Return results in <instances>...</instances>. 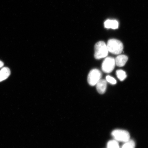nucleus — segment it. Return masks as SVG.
I'll use <instances>...</instances> for the list:
<instances>
[{
    "label": "nucleus",
    "mask_w": 148,
    "mask_h": 148,
    "mask_svg": "<svg viewBox=\"0 0 148 148\" xmlns=\"http://www.w3.org/2000/svg\"><path fill=\"white\" fill-rule=\"evenodd\" d=\"M4 65V63L2 61L0 60V68L2 67V66Z\"/></svg>",
    "instance_id": "4468645a"
},
{
    "label": "nucleus",
    "mask_w": 148,
    "mask_h": 148,
    "mask_svg": "<svg viewBox=\"0 0 148 148\" xmlns=\"http://www.w3.org/2000/svg\"><path fill=\"white\" fill-rule=\"evenodd\" d=\"M114 60L116 65L119 67H122L125 66L128 60V57L125 55H119L116 57Z\"/></svg>",
    "instance_id": "0eeeda50"
},
{
    "label": "nucleus",
    "mask_w": 148,
    "mask_h": 148,
    "mask_svg": "<svg viewBox=\"0 0 148 148\" xmlns=\"http://www.w3.org/2000/svg\"><path fill=\"white\" fill-rule=\"evenodd\" d=\"M136 144L135 142L133 140H130L122 146L121 148H135Z\"/></svg>",
    "instance_id": "f8f14e48"
},
{
    "label": "nucleus",
    "mask_w": 148,
    "mask_h": 148,
    "mask_svg": "<svg viewBox=\"0 0 148 148\" xmlns=\"http://www.w3.org/2000/svg\"><path fill=\"white\" fill-rule=\"evenodd\" d=\"M112 135L118 142L125 143L130 140V135L128 131L123 130H116L112 131Z\"/></svg>",
    "instance_id": "7ed1b4c3"
},
{
    "label": "nucleus",
    "mask_w": 148,
    "mask_h": 148,
    "mask_svg": "<svg viewBox=\"0 0 148 148\" xmlns=\"http://www.w3.org/2000/svg\"><path fill=\"white\" fill-rule=\"evenodd\" d=\"M118 78L121 81H123L126 78L127 75L125 72L123 70H118L116 72Z\"/></svg>",
    "instance_id": "9d476101"
},
{
    "label": "nucleus",
    "mask_w": 148,
    "mask_h": 148,
    "mask_svg": "<svg viewBox=\"0 0 148 148\" xmlns=\"http://www.w3.org/2000/svg\"><path fill=\"white\" fill-rule=\"evenodd\" d=\"M104 26L107 29H116L118 28L119 24L116 20H108L105 21Z\"/></svg>",
    "instance_id": "1a4fd4ad"
},
{
    "label": "nucleus",
    "mask_w": 148,
    "mask_h": 148,
    "mask_svg": "<svg viewBox=\"0 0 148 148\" xmlns=\"http://www.w3.org/2000/svg\"><path fill=\"white\" fill-rule=\"evenodd\" d=\"M96 85L98 92L100 94H104L107 88L106 81L104 79H101Z\"/></svg>",
    "instance_id": "423d86ee"
},
{
    "label": "nucleus",
    "mask_w": 148,
    "mask_h": 148,
    "mask_svg": "<svg viewBox=\"0 0 148 148\" xmlns=\"http://www.w3.org/2000/svg\"><path fill=\"white\" fill-rule=\"evenodd\" d=\"M115 64V60L114 58L107 57L102 64V69L105 73H110L114 69Z\"/></svg>",
    "instance_id": "39448f33"
},
{
    "label": "nucleus",
    "mask_w": 148,
    "mask_h": 148,
    "mask_svg": "<svg viewBox=\"0 0 148 148\" xmlns=\"http://www.w3.org/2000/svg\"><path fill=\"white\" fill-rule=\"evenodd\" d=\"M94 57L97 60L105 58L108 54V51L107 45L104 42L99 41L94 46Z\"/></svg>",
    "instance_id": "f03ea898"
},
{
    "label": "nucleus",
    "mask_w": 148,
    "mask_h": 148,
    "mask_svg": "<svg viewBox=\"0 0 148 148\" xmlns=\"http://www.w3.org/2000/svg\"><path fill=\"white\" fill-rule=\"evenodd\" d=\"M106 79L107 82L112 84H115L116 83V79L110 75L107 76L106 77Z\"/></svg>",
    "instance_id": "ddd939ff"
},
{
    "label": "nucleus",
    "mask_w": 148,
    "mask_h": 148,
    "mask_svg": "<svg viewBox=\"0 0 148 148\" xmlns=\"http://www.w3.org/2000/svg\"><path fill=\"white\" fill-rule=\"evenodd\" d=\"M107 148H120L118 142L115 140H110L107 143Z\"/></svg>",
    "instance_id": "9b49d317"
},
{
    "label": "nucleus",
    "mask_w": 148,
    "mask_h": 148,
    "mask_svg": "<svg viewBox=\"0 0 148 148\" xmlns=\"http://www.w3.org/2000/svg\"><path fill=\"white\" fill-rule=\"evenodd\" d=\"M102 74L100 71L97 69H92L90 72L88 77V81L90 86H93L101 78Z\"/></svg>",
    "instance_id": "20e7f679"
},
{
    "label": "nucleus",
    "mask_w": 148,
    "mask_h": 148,
    "mask_svg": "<svg viewBox=\"0 0 148 148\" xmlns=\"http://www.w3.org/2000/svg\"><path fill=\"white\" fill-rule=\"evenodd\" d=\"M11 73L8 68L4 67L0 70V82L8 78Z\"/></svg>",
    "instance_id": "6e6552de"
},
{
    "label": "nucleus",
    "mask_w": 148,
    "mask_h": 148,
    "mask_svg": "<svg viewBox=\"0 0 148 148\" xmlns=\"http://www.w3.org/2000/svg\"><path fill=\"white\" fill-rule=\"evenodd\" d=\"M107 46L108 51L112 54L119 55L123 51V46L120 40L112 39L108 40Z\"/></svg>",
    "instance_id": "f257e3e1"
}]
</instances>
